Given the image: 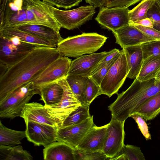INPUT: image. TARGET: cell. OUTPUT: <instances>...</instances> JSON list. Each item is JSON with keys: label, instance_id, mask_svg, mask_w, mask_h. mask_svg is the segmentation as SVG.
I'll return each mask as SVG.
<instances>
[{"label": "cell", "instance_id": "20", "mask_svg": "<svg viewBox=\"0 0 160 160\" xmlns=\"http://www.w3.org/2000/svg\"><path fill=\"white\" fill-rule=\"evenodd\" d=\"M126 56L129 72L127 78L135 79L141 69L144 59L140 45L126 47L122 48Z\"/></svg>", "mask_w": 160, "mask_h": 160}, {"label": "cell", "instance_id": "27", "mask_svg": "<svg viewBox=\"0 0 160 160\" xmlns=\"http://www.w3.org/2000/svg\"><path fill=\"white\" fill-rule=\"evenodd\" d=\"M33 157L22 146L0 144V160H31Z\"/></svg>", "mask_w": 160, "mask_h": 160}, {"label": "cell", "instance_id": "10", "mask_svg": "<svg viewBox=\"0 0 160 160\" xmlns=\"http://www.w3.org/2000/svg\"><path fill=\"white\" fill-rule=\"evenodd\" d=\"M71 62L68 57L60 56L49 64L32 82L40 90L48 84L66 78Z\"/></svg>", "mask_w": 160, "mask_h": 160}, {"label": "cell", "instance_id": "42", "mask_svg": "<svg viewBox=\"0 0 160 160\" xmlns=\"http://www.w3.org/2000/svg\"><path fill=\"white\" fill-rule=\"evenodd\" d=\"M130 23L139 25L145 27L153 28L152 21L150 18H148L141 19L133 23Z\"/></svg>", "mask_w": 160, "mask_h": 160}, {"label": "cell", "instance_id": "34", "mask_svg": "<svg viewBox=\"0 0 160 160\" xmlns=\"http://www.w3.org/2000/svg\"><path fill=\"white\" fill-rule=\"evenodd\" d=\"M85 94L87 103L89 104L97 97L102 94L100 86L90 77L87 82Z\"/></svg>", "mask_w": 160, "mask_h": 160}, {"label": "cell", "instance_id": "11", "mask_svg": "<svg viewBox=\"0 0 160 160\" xmlns=\"http://www.w3.org/2000/svg\"><path fill=\"white\" fill-rule=\"evenodd\" d=\"M128 8H100L95 20L103 28L112 31L130 23Z\"/></svg>", "mask_w": 160, "mask_h": 160}, {"label": "cell", "instance_id": "40", "mask_svg": "<svg viewBox=\"0 0 160 160\" xmlns=\"http://www.w3.org/2000/svg\"><path fill=\"white\" fill-rule=\"evenodd\" d=\"M133 25L148 36L156 40H160V32L153 28L145 27L137 25Z\"/></svg>", "mask_w": 160, "mask_h": 160}, {"label": "cell", "instance_id": "1", "mask_svg": "<svg viewBox=\"0 0 160 160\" xmlns=\"http://www.w3.org/2000/svg\"><path fill=\"white\" fill-rule=\"evenodd\" d=\"M61 56L57 48L37 47L0 76V100L21 86L32 82Z\"/></svg>", "mask_w": 160, "mask_h": 160}, {"label": "cell", "instance_id": "4", "mask_svg": "<svg viewBox=\"0 0 160 160\" xmlns=\"http://www.w3.org/2000/svg\"><path fill=\"white\" fill-rule=\"evenodd\" d=\"M108 38L95 32L82 34L63 39L57 48L61 56L77 58L92 54L99 49Z\"/></svg>", "mask_w": 160, "mask_h": 160}, {"label": "cell", "instance_id": "36", "mask_svg": "<svg viewBox=\"0 0 160 160\" xmlns=\"http://www.w3.org/2000/svg\"><path fill=\"white\" fill-rule=\"evenodd\" d=\"M147 17L153 23V28L160 32V8L156 2L148 11Z\"/></svg>", "mask_w": 160, "mask_h": 160}, {"label": "cell", "instance_id": "23", "mask_svg": "<svg viewBox=\"0 0 160 160\" xmlns=\"http://www.w3.org/2000/svg\"><path fill=\"white\" fill-rule=\"evenodd\" d=\"M160 113V91L145 102L133 114L141 116L147 121L154 119Z\"/></svg>", "mask_w": 160, "mask_h": 160}, {"label": "cell", "instance_id": "12", "mask_svg": "<svg viewBox=\"0 0 160 160\" xmlns=\"http://www.w3.org/2000/svg\"><path fill=\"white\" fill-rule=\"evenodd\" d=\"M125 122L112 118L108 123L107 136L102 151L108 160H112L117 156L124 145Z\"/></svg>", "mask_w": 160, "mask_h": 160}, {"label": "cell", "instance_id": "7", "mask_svg": "<svg viewBox=\"0 0 160 160\" xmlns=\"http://www.w3.org/2000/svg\"><path fill=\"white\" fill-rule=\"evenodd\" d=\"M129 72L124 51H120L119 55L103 78L100 88L102 94L110 97L117 93L123 84Z\"/></svg>", "mask_w": 160, "mask_h": 160}, {"label": "cell", "instance_id": "26", "mask_svg": "<svg viewBox=\"0 0 160 160\" xmlns=\"http://www.w3.org/2000/svg\"><path fill=\"white\" fill-rule=\"evenodd\" d=\"M88 78L78 75L68 74L66 78L72 91L81 105L88 104L87 102L85 94Z\"/></svg>", "mask_w": 160, "mask_h": 160}, {"label": "cell", "instance_id": "30", "mask_svg": "<svg viewBox=\"0 0 160 160\" xmlns=\"http://www.w3.org/2000/svg\"><path fill=\"white\" fill-rule=\"evenodd\" d=\"M156 1V0H142L137 6L130 10L129 12L130 23L148 18V11Z\"/></svg>", "mask_w": 160, "mask_h": 160}, {"label": "cell", "instance_id": "9", "mask_svg": "<svg viewBox=\"0 0 160 160\" xmlns=\"http://www.w3.org/2000/svg\"><path fill=\"white\" fill-rule=\"evenodd\" d=\"M62 87L64 92L62 98L58 103L45 106L48 113L61 127L69 115L81 105L72 91L66 78L58 82Z\"/></svg>", "mask_w": 160, "mask_h": 160}, {"label": "cell", "instance_id": "17", "mask_svg": "<svg viewBox=\"0 0 160 160\" xmlns=\"http://www.w3.org/2000/svg\"><path fill=\"white\" fill-rule=\"evenodd\" d=\"M108 125V124L98 127L94 124L76 148L83 151L102 152L107 136Z\"/></svg>", "mask_w": 160, "mask_h": 160}, {"label": "cell", "instance_id": "6", "mask_svg": "<svg viewBox=\"0 0 160 160\" xmlns=\"http://www.w3.org/2000/svg\"><path fill=\"white\" fill-rule=\"evenodd\" d=\"M42 46L22 41L18 37L0 36V76L36 47Z\"/></svg>", "mask_w": 160, "mask_h": 160}, {"label": "cell", "instance_id": "41", "mask_svg": "<svg viewBox=\"0 0 160 160\" xmlns=\"http://www.w3.org/2000/svg\"><path fill=\"white\" fill-rule=\"evenodd\" d=\"M120 52V51L119 49L116 48L113 49L111 53L103 58L98 62L92 72L106 65Z\"/></svg>", "mask_w": 160, "mask_h": 160}, {"label": "cell", "instance_id": "21", "mask_svg": "<svg viewBox=\"0 0 160 160\" xmlns=\"http://www.w3.org/2000/svg\"><path fill=\"white\" fill-rule=\"evenodd\" d=\"M20 30L48 40L57 45L63 39L59 31L49 26L39 24H30L17 27Z\"/></svg>", "mask_w": 160, "mask_h": 160}, {"label": "cell", "instance_id": "38", "mask_svg": "<svg viewBox=\"0 0 160 160\" xmlns=\"http://www.w3.org/2000/svg\"><path fill=\"white\" fill-rule=\"evenodd\" d=\"M130 117L135 121L138 128L146 139L147 140L151 139V136L148 131V127L142 117L137 114H132Z\"/></svg>", "mask_w": 160, "mask_h": 160}, {"label": "cell", "instance_id": "39", "mask_svg": "<svg viewBox=\"0 0 160 160\" xmlns=\"http://www.w3.org/2000/svg\"><path fill=\"white\" fill-rule=\"evenodd\" d=\"M142 0H107L105 7L108 8H128Z\"/></svg>", "mask_w": 160, "mask_h": 160}, {"label": "cell", "instance_id": "31", "mask_svg": "<svg viewBox=\"0 0 160 160\" xmlns=\"http://www.w3.org/2000/svg\"><path fill=\"white\" fill-rule=\"evenodd\" d=\"M75 160H108L102 152L83 151L77 148L74 149Z\"/></svg>", "mask_w": 160, "mask_h": 160}, {"label": "cell", "instance_id": "25", "mask_svg": "<svg viewBox=\"0 0 160 160\" xmlns=\"http://www.w3.org/2000/svg\"><path fill=\"white\" fill-rule=\"evenodd\" d=\"M160 70V55H152L144 60L136 79L146 81L155 78Z\"/></svg>", "mask_w": 160, "mask_h": 160}, {"label": "cell", "instance_id": "18", "mask_svg": "<svg viewBox=\"0 0 160 160\" xmlns=\"http://www.w3.org/2000/svg\"><path fill=\"white\" fill-rule=\"evenodd\" d=\"M20 117L23 119L25 124L31 121L58 127L55 120L48 113L44 105L37 102L26 103Z\"/></svg>", "mask_w": 160, "mask_h": 160}, {"label": "cell", "instance_id": "32", "mask_svg": "<svg viewBox=\"0 0 160 160\" xmlns=\"http://www.w3.org/2000/svg\"><path fill=\"white\" fill-rule=\"evenodd\" d=\"M122 153L124 154L125 160L145 159L140 148L134 145L124 144L119 154Z\"/></svg>", "mask_w": 160, "mask_h": 160}, {"label": "cell", "instance_id": "14", "mask_svg": "<svg viewBox=\"0 0 160 160\" xmlns=\"http://www.w3.org/2000/svg\"><path fill=\"white\" fill-rule=\"evenodd\" d=\"M94 125L92 115L79 124L66 127H58L57 140L65 142L75 149Z\"/></svg>", "mask_w": 160, "mask_h": 160}, {"label": "cell", "instance_id": "37", "mask_svg": "<svg viewBox=\"0 0 160 160\" xmlns=\"http://www.w3.org/2000/svg\"><path fill=\"white\" fill-rule=\"evenodd\" d=\"M53 6L65 9L78 6L82 0H42Z\"/></svg>", "mask_w": 160, "mask_h": 160}, {"label": "cell", "instance_id": "15", "mask_svg": "<svg viewBox=\"0 0 160 160\" xmlns=\"http://www.w3.org/2000/svg\"><path fill=\"white\" fill-rule=\"evenodd\" d=\"M112 32L115 38L116 43L122 48L126 47L140 45L143 43L156 40L131 23L112 31Z\"/></svg>", "mask_w": 160, "mask_h": 160}, {"label": "cell", "instance_id": "44", "mask_svg": "<svg viewBox=\"0 0 160 160\" xmlns=\"http://www.w3.org/2000/svg\"><path fill=\"white\" fill-rule=\"evenodd\" d=\"M155 78L157 81L160 82V70L158 72Z\"/></svg>", "mask_w": 160, "mask_h": 160}, {"label": "cell", "instance_id": "28", "mask_svg": "<svg viewBox=\"0 0 160 160\" xmlns=\"http://www.w3.org/2000/svg\"><path fill=\"white\" fill-rule=\"evenodd\" d=\"M26 138L25 131L12 130L5 126L0 121V144L6 145H18Z\"/></svg>", "mask_w": 160, "mask_h": 160}, {"label": "cell", "instance_id": "8", "mask_svg": "<svg viewBox=\"0 0 160 160\" xmlns=\"http://www.w3.org/2000/svg\"><path fill=\"white\" fill-rule=\"evenodd\" d=\"M48 4L53 15L61 27L68 30L78 28L91 20L96 12L95 8L91 5L64 10Z\"/></svg>", "mask_w": 160, "mask_h": 160}, {"label": "cell", "instance_id": "22", "mask_svg": "<svg viewBox=\"0 0 160 160\" xmlns=\"http://www.w3.org/2000/svg\"><path fill=\"white\" fill-rule=\"evenodd\" d=\"M0 36L6 38L16 36L22 41L42 46L55 48L57 46L48 40L20 30L16 27L0 28Z\"/></svg>", "mask_w": 160, "mask_h": 160}, {"label": "cell", "instance_id": "24", "mask_svg": "<svg viewBox=\"0 0 160 160\" xmlns=\"http://www.w3.org/2000/svg\"><path fill=\"white\" fill-rule=\"evenodd\" d=\"M40 100L45 106H51L59 103L62 99L63 89L58 82L48 84L40 89Z\"/></svg>", "mask_w": 160, "mask_h": 160}, {"label": "cell", "instance_id": "2", "mask_svg": "<svg viewBox=\"0 0 160 160\" xmlns=\"http://www.w3.org/2000/svg\"><path fill=\"white\" fill-rule=\"evenodd\" d=\"M160 91V82L155 78L140 81L135 78L125 91L118 94L116 100L108 108L112 118L125 121L145 102Z\"/></svg>", "mask_w": 160, "mask_h": 160}, {"label": "cell", "instance_id": "33", "mask_svg": "<svg viewBox=\"0 0 160 160\" xmlns=\"http://www.w3.org/2000/svg\"><path fill=\"white\" fill-rule=\"evenodd\" d=\"M144 60L152 55H160V40H155L143 43L140 45Z\"/></svg>", "mask_w": 160, "mask_h": 160}, {"label": "cell", "instance_id": "29", "mask_svg": "<svg viewBox=\"0 0 160 160\" xmlns=\"http://www.w3.org/2000/svg\"><path fill=\"white\" fill-rule=\"evenodd\" d=\"M90 104L81 105L74 110L63 123L61 127L80 124L91 116L89 113Z\"/></svg>", "mask_w": 160, "mask_h": 160}, {"label": "cell", "instance_id": "19", "mask_svg": "<svg viewBox=\"0 0 160 160\" xmlns=\"http://www.w3.org/2000/svg\"><path fill=\"white\" fill-rule=\"evenodd\" d=\"M44 147V160H75V149L65 142L57 141Z\"/></svg>", "mask_w": 160, "mask_h": 160}, {"label": "cell", "instance_id": "35", "mask_svg": "<svg viewBox=\"0 0 160 160\" xmlns=\"http://www.w3.org/2000/svg\"><path fill=\"white\" fill-rule=\"evenodd\" d=\"M120 52L106 65L92 72L90 76L92 80L100 86L103 78L107 74L110 68L118 58Z\"/></svg>", "mask_w": 160, "mask_h": 160}, {"label": "cell", "instance_id": "16", "mask_svg": "<svg viewBox=\"0 0 160 160\" xmlns=\"http://www.w3.org/2000/svg\"><path fill=\"white\" fill-rule=\"evenodd\" d=\"M112 49L107 52L82 55L72 61L68 74L89 77L98 62L111 53Z\"/></svg>", "mask_w": 160, "mask_h": 160}, {"label": "cell", "instance_id": "3", "mask_svg": "<svg viewBox=\"0 0 160 160\" xmlns=\"http://www.w3.org/2000/svg\"><path fill=\"white\" fill-rule=\"evenodd\" d=\"M14 18L19 26L30 24L46 25L60 31L61 27L46 2L40 0H23L16 11Z\"/></svg>", "mask_w": 160, "mask_h": 160}, {"label": "cell", "instance_id": "45", "mask_svg": "<svg viewBox=\"0 0 160 160\" xmlns=\"http://www.w3.org/2000/svg\"><path fill=\"white\" fill-rule=\"evenodd\" d=\"M156 2L160 8V0H156Z\"/></svg>", "mask_w": 160, "mask_h": 160}, {"label": "cell", "instance_id": "5", "mask_svg": "<svg viewBox=\"0 0 160 160\" xmlns=\"http://www.w3.org/2000/svg\"><path fill=\"white\" fill-rule=\"evenodd\" d=\"M36 94L40 95V90L32 82L19 87L0 100V117L13 119L20 116L26 104Z\"/></svg>", "mask_w": 160, "mask_h": 160}, {"label": "cell", "instance_id": "43", "mask_svg": "<svg viewBox=\"0 0 160 160\" xmlns=\"http://www.w3.org/2000/svg\"><path fill=\"white\" fill-rule=\"evenodd\" d=\"M86 2L95 8L105 6L107 0H85Z\"/></svg>", "mask_w": 160, "mask_h": 160}, {"label": "cell", "instance_id": "13", "mask_svg": "<svg viewBox=\"0 0 160 160\" xmlns=\"http://www.w3.org/2000/svg\"><path fill=\"white\" fill-rule=\"evenodd\" d=\"M25 124L26 138L34 145L44 147L57 141L58 127L31 121Z\"/></svg>", "mask_w": 160, "mask_h": 160}]
</instances>
